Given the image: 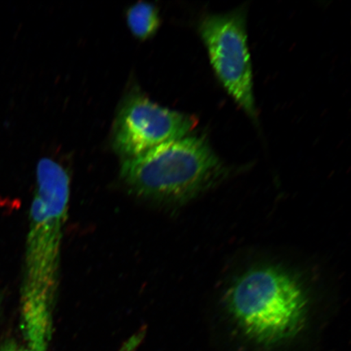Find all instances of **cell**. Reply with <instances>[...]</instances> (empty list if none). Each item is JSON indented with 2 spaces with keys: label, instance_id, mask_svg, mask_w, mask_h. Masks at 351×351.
<instances>
[{
  "label": "cell",
  "instance_id": "cell-3",
  "mask_svg": "<svg viewBox=\"0 0 351 351\" xmlns=\"http://www.w3.org/2000/svg\"><path fill=\"white\" fill-rule=\"evenodd\" d=\"M223 171L207 141L185 137L124 160L121 176L131 191L144 199L182 204L212 185Z\"/></svg>",
  "mask_w": 351,
  "mask_h": 351
},
{
  "label": "cell",
  "instance_id": "cell-4",
  "mask_svg": "<svg viewBox=\"0 0 351 351\" xmlns=\"http://www.w3.org/2000/svg\"><path fill=\"white\" fill-rule=\"evenodd\" d=\"M199 29L210 64L223 86L250 117L256 118L245 11L208 15L202 20Z\"/></svg>",
  "mask_w": 351,
  "mask_h": 351
},
{
  "label": "cell",
  "instance_id": "cell-7",
  "mask_svg": "<svg viewBox=\"0 0 351 351\" xmlns=\"http://www.w3.org/2000/svg\"><path fill=\"white\" fill-rule=\"evenodd\" d=\"M145 335H146V330L142 328L141 330L134 333L133 336H131L128 340L124 342L120 349L117 351H136L139 348L140 344L142 343Z\"/></svg>",
  "mask_w": 351,
  "mask_h": 351
},
{
  "label": "cell",
  "instance_id": "cell-8",
  "mask_svg": "<svg viewBox=\"0 0 351 351\" xmlns=\"http://www.w3.org/2000/svg\"><path fill=\"white\" fill-rule=\"evenodd\" d=\"M0 351H35L26 345L19 343L15 340L8 339L0 344Z\"/></svg>",
  "mask_w": 351,
  "mask_h": 351
},
{
  "label": "cell",
  "instance_id": "cell-2",
  "mask_svg": "<svg viewBox=\"0 0 351 351\" xmlns=\"http://www.w3.org/2000/svg\"><path fill=\"white\" fill-rule=\"evenodd\" d=\"M228 310L244 335L273 346L304 328L308 298L297 279L273 266L254 267L237 279L228 293Z\"/></svg>",
  "mask_w": 351,
  "mask_h": 351
},
{
  "label": "cell",
  "instance_id": "cell-6",
  "mask_svg": "<svg viewBox=\"0 0 351 351\" xmlns=\"http://www.w3.org/2000/svg\"><path fill=\"white\" fill-rule=\"evenodd\" d=\"M127 22L134 36L144 40L150 38L159 28V12L151 3L139 2L127 12Z\"/></svg>",
  "mask_w": 351,
  "mask_h": 351
},
{
  "label": "cell",
  "instance_id": "cell-5",
  "mask_svg": "<svg viewBox=\"0 0 351 351\" xmlns=\"http://www.w3.org/2000/svg\"><path fill=\"white\" fill-rule=\"evenodd\" d=\"M196 125L195 117L161 107L143 95H132L117 114L113 147L124 160L134 159L162 144L187 137Z\"/></svg>",
  "mask_w": 351,
  "mask_h": 351
},
{
  "label": "cell",
  "instance_id": "cell-1",
  "mask_svg": "<svg viewBox=\"0 0 351 351\" xmlns=\"http://www.w3.org/2000/svg\"><path fill=\"white\" fill-rule=\"evenodd\" d=\"M37 186L30 208L21 302L26 344L42 348L50 344L52 336V313L69 201V174L56 161L43 158L37 167Z\"/></svg>",
  "mask_w": 351,
  "mask_h": 351
}]
</instances>
